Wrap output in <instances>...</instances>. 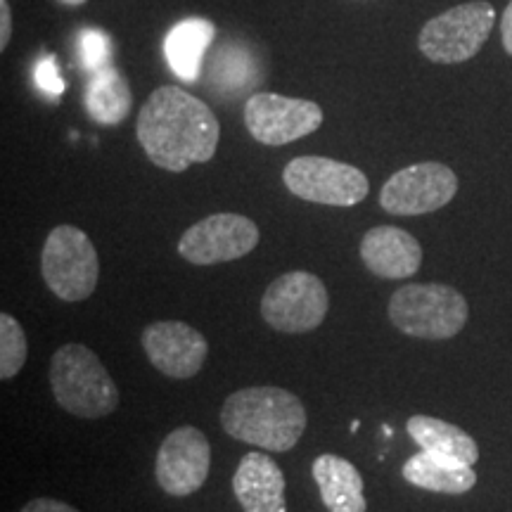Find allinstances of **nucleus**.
<instances>
[{"label": "nucleus", "mask_w": 512, "mask_h": 512, "mask_svg": "<svg viewBox=\"0 0 512 512\" xmlns=\"http://www.w3.org/2000/svg\"><path fill=\"white\" fill-rule=\"evenodd\" d=\"M41 273L48 290L62 302H83L100 280V259L93 240L76 226H57L41 252Z\"/></svg>", "instance_id": "5"}, {"label": "nucleus", "mask_w": 512, "mask_h": 512, "mask_svg": "<svg viewBox=\"0 0 512 512\" xmlns=\"http://www.w3.org/2000/svg\"><path fill=\"white\" fill-rule=\"evenodd\" d=\"M285 475L266 453H247L233 477V491L245 512H287Z\"/></svg>", "instance_id": "15"}, {"label": "nucleus", "mask_w": 512, "mask_h": 512, "mask_svg": "<svg viewBox=\"0 0 512 512\" xmlns=\"http://www.w3.org/2000/svg\"><path fill=\"white\" fill-rule=\"evenodd\" d=\"M138 143L150 162L171 174L216 155L221 124L207 102L178 86H162L138 114Z\"/></svg>", "instance_id": "1"}, {"label": "nucleus", "mask_w": 512, "mask_h": 512, "mask_svg": "<svg viewBox=\"0 0 512 512\" xmlns=\"http://www.w3.org/2000/svg\"><path fill=\"white\" fill-rule=\"evenodd\" d=\"M406 432L422 451L448 463L472 467L479 460L477 441L446 420L432 418V415H413L406 422Z\"/></svg>", "instance_id": "17"}, {"label": "nucleus", "mask_w": 512, "mask_h": 512, "mask_svg": "<svg viewBox=\"0 0 512 512\" xmlns=\"http://www.w3.org/2000/svg\"><path fill=\"white\" fill-rule=\"evenodd\" d=\"M216 36V27L209 19L190 17L178 22L164 38V55L178 79L192 83L202 69L207 48Z\"/></svg>", "instance_id": "18"}, {"label": "nucleus", "mask_w": 512, "mask_h": 512, "mask_svg": "<svg viewBox=\"0 0 512 512\" xmlns=\"http://www.w3.org/2000/svg\"><path fill=\"white\" fill-rule=\"evenodd\" d=\"M22 512H81V510H76L74 505L64 501H57V498H34V501L24 505Z\"/></svg>", "instance_id": "25"}, {"label": "nucleus", "mask_w": 512, "mask_h": 512, "mask_svg": "<svg viewBox=\"0 0 512 512\" xmlns=\"http://www.w3.org/2000/svg\"><path fill=\"white\" fill-rule=\"evenodd\" d=\"M50 389L62 411L100 420L119 408V387L105 363L86 344H64L50 358Z\"/></svg>", "instance_id": "3"}, {"label": "nucleus", "mask_w": 512, "mask_h": 512, "mask_svg": "<svg viewBox=\"0 0 512 512\" xmlns=\"http://www.w3.org/2000/svg\"><path fill=\"white\" fill-rule=\"evenodd\" d=\"M283 181L299 200L328 207H354L368 197V178L356 166L330 157H297L285 166Z\"/></svg>", "instance_id": "8"}, {"label": "nucleus", "mask_w": 512, "mask_h": 512, "mask_svg": "<svg viewBox=\"0 0 512 512\" xmlns=\"http://www.w3.org/2000/svg\"><path fill=\"white\" fill-rule=\"evenodd\" d=\"M458 176L439 162H422L396 171L382 185L380 207L394 216L432 214L456 197Z\"/></svg>", "instance_id": "10"}, {"label": "nucleus", "mask_w": 512, "mask_h": 512, "mask_svg": "<svg viewBox=\"0 0 512 512\" xmlns=\"http://www.w3.org/2000/svg\"><path fill=\"white\" fill-rule=\"evenodd\" d=\"M313 479H316L320 498L328 512H366V484L361 472L351 460L323 453L313 460Z\"/></svg>", "instance_id": "16"}, {"label": "nucleus", "mask_w": 512, "mask_h": 512, "mask_svg": "<svg viewBox=\"0 0 512 512\" xmlns=\"http://www.w3.org/2000/svg\"><path fill=\"white\" fill-rule=\"evenodd\" d=\"M389 320L403 335L418 339H451L467 325L470 309L456 287L427 283L403 285L389 299Z\"/></svg>", "instance_id": "4"}, {"label": "nucleus", "mask_w": 512, "mask_h": 512, "mask_svg": "<svg viewBox=\"0 0 512 512\" xmlns=\"http://www.w3.org/2000/svg\"><path fill=\"white\" fill-rule=\"evenodd\" d=\"M361 261L377 278L403 280L420 271L422 247L408 230L377 226L363 235Z\"/></svg>", "instance_id": "14"}, {"label": "nucleus", "mask_w": 512, "mask_h": 512, "mask_svg": "<svg viewBox=\"0 0 512 512\" xmlns=\"http://www.w3.org/2000/svg\"><path fill=\"white\" fill-rule=\"evenodd\" d=\"M496 22L494 5L486 0L456 5L430 19L420 31V53L430 62L458 64L479 53Z\"/></svg>", "instance_id": "6"}, {"label": "nucleus", "mask_w": 512, "mask_h": 512, "mask_svg": "<svg viewBox=\"0 0 512 512\" xmlns=\"http://www.w3.org/2000/svg\"><path fill=\"white\" fill-rule=\"evenodd\" d=\"M259 81L254 76V60L245 48L240 46H223L214 53L211 60V81L221 91H240V88Z\"/></svg>", "instance_id": "21"}, {"label": "nucleus", "mask_w": 512, "mask_h": 512, "mask_svg": "<svg viewBox=\"0 0 512 512\" xmlns=\"http://www.w3.org/2000/svg\"><path fill=\"white\" fill-rule=\"evenodd\" d=\"M323 124V110L313 100L285 98L278 93H254L245 102L249 136L264 145H287L309 136Z\"/></svg>", "instance_id": "11"}, {"label": "nucleus", "mask_w": 512, "mask_h": 512, "mask_svg": "<svg viewBox=\"0 0 512 512\" xmlns=\"http://www.w3.org/2000/svg\"><path fill=\"white\" fill-rule=\"evenodd\" d=\"M34 81L43 93L55 95V98H57V95L64 93V81H62L60 69H57V62H55L53 55L41 57V60L36 62Z\"/></svg>", "instance_id": "24"}, {"label": "nucleus", "mask_w": 512, "mask_h": 512, "mask_svg": "<svg viewBox=\"0 0 512 512\" xmlns=\"http://www.w3.org/2000/svg\"><path fill=\"white\" fill-rule=\"evenodd\" d=\"M57 3L72 5V8H76V5H83V3H86V0H57Z\"/></svg>", "instance_id": "28"}, {"label": "nucleus", "mask_w": 512, "mask_h": 512, "mask_svg": "<svg viewBox=\"0 0 512 512\" xmlns=\"http://www.w3.org/2000/svg\"><path fill=\"white\" fill-rule=\"evenodd\" d=\"M12 34V15L8 0H0V50L8 48Z\"/></svg>", "instance_id": "26"}, {"label": "nucleus", "mask_w": 512, "mask_h": 512, "mask_svg": "<svg viewBox=\"0 0 512 512\" xmlns=\"http://www.w3.org/2000/svg\"><path fill=\"white\" fill-rule=\"evenodd\" d=\"M401 472L408 484L432 491V494L463 496L477 484V472L470 465L448 463V460H441L427 451L408 458Z\"/></svg>", "instance_id": "19"}, {"label": "nucleus", "mask_w": 512, "mask_h": 512, "mask_svg": "<svg viewBox=\"0 0 512 512\" xmlns=\"http://www.w3.org/2000/svg\"><path fill=\"white\" fill-rule=\"evenodd\" d=\"M79 53L81 62L88 72H98V69L107 67L112 57V41L105 31L100 29H86L79 38Z\"/></svg>", "instance_id": "23"}, {"label": "nucleus", "mask_w": 512, "mask_h": 512, "mask_svg": "<svg viewBox=\"0 0 512 512\" xmlns=\"http://www.w3.org/2000/svg\"><path fill=\"white\" fill-rule=\"evenodd\" d=\"M145 356L159 373L174 380H190L209 356V344L200 330L181 320H159L140 335Z\"/></svg>", "instance_id": "13"}, {"label": "nucleus", "mask_w": 512, "mask_h": 512, "mask_svg": "<svg viewBox=\"0 0 512 512\" xmlns=\"http://www.w3.org/2000/svg\"><path fill=\"white\" fill-rule=\"evenodd\" d=\"M83 102L86 110L98 124L114 126L121 124L128 117L133 105L131 88H128L126 76L117 67L107 64L91 74L83 91Z\"/></svg>", "instance_id": "20"}, {"label": "nucleus", "mask_w": 512, "mask_h": 512, "mask_svg": "<svg viewBox=\"0 0 512 512\" xmlns=\"http://www.w3.org/2000/svg\"><path fill=\"white\" fill-rule=\"evenodd\" d=\"M501 36H503V48L508 50L512 55V0L510 5L505 8L503 12V19H501Z\"/></svg>", "instance_id": "27"}, {"label": "nucleus", "mask_w": 512, "mask_h": 512, "mask_svg": "<svg viewBox=\"0 0 512 512\" xmlns=\"http://www.w3.org/2000/svg\"><path fill=\"white\" fill-rule=\"evenodd\" d=\"M211 470V444L197 427H178L162 441L155 460V477L164 494L185 498L197 494Z\"/></svg>", "instance_id": "12"}, {"label": "nucleus", "mask_w": 512, "mask_h": 512, "mask_svg": "<svg viewBox=\"0 0 512 512\" xmlns=\"http://www.w3.org/2000/svg\"><path fill=\"white\" fill-rule=\"evenodd\" d=\"M29 356L27 332L15 316L0 313V380L8 382L24 368Z\"/></svg>", "instance_id": "22"}, {"label": "nucleus", "mask_w": 512, "mask_h": 512, "mask_svg": "<svg viewBox=\"0 0 512 512\" xmlns=\"http://www.w3.org/2000/svg\"><path fill=\"white\" fill-rule=\"evenodd\" d=\"M328 311V287L309 271L283 273L261 297V318L287 335H304L320 328Z\"/></svg>", "instance_id": "7"}, {"label": "nucleus", "mask_w": 512, "mask_h": 512, "mask_svg": "<svg viewBox=\"0 0 512 512\" xmlns=\"http://www.w3.org/2000/svg\"><path fill=\"white\" fill-rule=\"evenodd\" d=\"M306 422L309 415L299 396L275 384L238 389L228 396L221 411V427L228 437L273 453L297 446Z\"/></svg>", "instance_id": "2"}, {"label": "nucleus", "mask_w": 512, "mask_h": 512, "mask_svg": "<svg viewBox=\"0 0 512 512\" xmlns=\"http://www.w3.org/2000/svg\"><path fill=\"white\" fill-rule=\"evenodd\" d=\"M259 228L252 219L233 211L211 214L190 226L178 240V254L195 266H214L254 252Z\"/></svg>", "instance_id": "9"}]
</instances>
